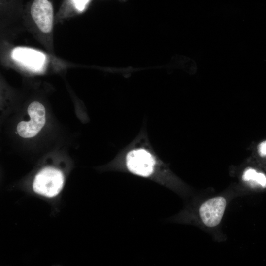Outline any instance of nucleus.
Wrapping results in <instances>:
<instances>
[{
    "mask_svg": "<svg viewBox=\"0 0 266 266\" xmlns=\"http://www.w3.org/2000/svg\"><path fill=\"white\" fill-rule=\"evenodd\" d=\"M124 166L133 174L151 179L161 185L178 190L177 187L179 186L168 177L165 170L162 168L161 164L146 150L138 149L129 151L125 158Z\"/></svg>",
    "mask_w": 266,
    "mask_h": 266,
    "instance_id": "obj_1",
    "label": "nucleus"
},
{
    "mask_svg": "<svg viewBox=\"0 0 266 266\" xmlns=\"http://www.w3.org/2000/svg\"><path fill=\"white\" fill-rule=\"evenodd\" d=\"M64 182V176L61 171L52 167H46L35 176L33 189L38 194L53 197L61 191Z\"/></svg>",
    "mask_w": 266,
    "mask_h": 266,
    "instance_id": "obj_2",
    "label": "nucleus"
},
{
    "mask_svg": "<svg viewBox=\"0 0 266 266\" xmlns=\"http://www.w3.org/2000/svg\"><path fill=\"white\" fill-rule=\"evenodd\" d=\"M27 111L30 120L21 121L17 126L18 134L23 138L35 136L43 128L46 121L45 109L40 103L37 101L32 102Z\"/></svg>",
    "mask_w": 266,
    "mask_h": 266,
    "instance_id": "obj_3",
    "label": "nucleus"
},
{
    "mask_svg": "<svg viewBox=\"0 0 266 266\" xmlns=\"http://www.w3.org/2000/svg\"><path fill=\"white\" fill-rule=\"evenodd\" d=\"M12 59L31 71L38 72L44 67L47 57L43 52L26 47H17L11 53Z\"/></svg>",
    "mask_w": 266,
    "mask_h": 266,
    "instance_id": "obj_4",
    "label": "nucleus"
},
{
    "mask_svg": "<svg viewBox=\"0 0 266 266\" xmlns=\"http://www.w3.org/2000/svg\"><path fill=\"white\" fill-rule=\"evenodd\" d=\"M226 206V200L221 196L209 199L200 208L199 213L202 222L208 227H214L221 222Z\"/></svg>",
    "mask_w": 266,
    "mask_h": 266,
    "instance_id": "obj_5",
    "label": "nucleus"
},
{
    "mask_svg": "<svg viewBox=\"0 0 266 266\" xmlns=\"http://www.w3.org/2000/svg\"><path fill=\"white\" fill-rule=\"evenodd\" d=\"M30 12L41 31L44 33L51 32L53 23V9L48 0H34L31 5Z\"/></svg>",
    "mask_w": 266,
    "mask_h": 266,
    "instance_id": "obj_6",
    "label": "nucleus"
},
{
    "mask_svg": "<svg viewBox=\"0 0 266 266\" xmlns=\"http://www.w3.org/2000/svg\"><path fill=\"white\" fill-rule=\"evenodd\" d=\"M242 179L245 181L256 182L263 188L266 187V176L262 173L257 172L253 168H248L244 171Z\"/></svg>",
    "mask_w": 266,
    "mask_h": 266,
    "instance_id": "obj_7",
    "label": "nucleus"
},
{
    "mask_svg": "<svg viewBox=\"0 0 266 266\" xmlns=\"http://www.w3.org/2000/svg\"><path fill=\"white\" fill-rule=\"evenodd\" d=\"M90 0H72L73 5L78 11H82L85 8Z\"/></svg>",
    "mask_w": 266,
    "mask_h": 266,
    "instance_id": "obj_8",
    "label": "nucleus"
},
{
    "mask_svg": "<svg viewBox=\"0 0 266 266\" xmlns=\"http://www.w3.org/2000/svg\"><path fill=\"white\" fill-rule=\"evenodd\" d=\"M258 151L261 156L266 155V141H263L259 144Z\"/></svg>",
    "mask_w": 266,
    "mask_h": 266,
    "instance_id": "obj_9",
    "label": "nucleus"
}]
</instances>
